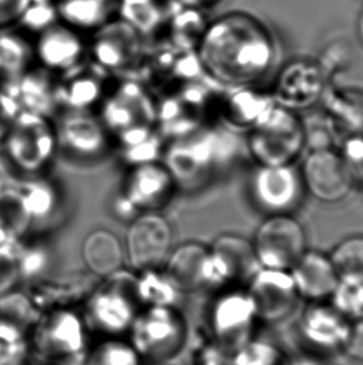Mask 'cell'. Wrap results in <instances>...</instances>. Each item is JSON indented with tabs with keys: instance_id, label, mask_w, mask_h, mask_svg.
<instances>
[{
	"instance_id": "cell-1",
	"label": "cell",
	"mask_w": 363,
	"mask_h": 365,
	"mask_svg": "<svg viewBox=\"0 0 363 365\" xmlns=\"http://www.w3.org/2000/svg\"><path fill=\"white\" fill-rule=\"evenodd\" d=\"M203 74L229 89L254 86L270 73L278 43L256 15L234 10L209 20L194 51Z\"/></svg>"
},
{
	"instance_id": "cell-2",
	"label": "cell",
	"mask_w": 363,
	"mask_h": 365,
	"mask_svg": "<svg viewBox=\"0 0 363 365\" xmlns=\"http://www.w3.org/2000/svg\"><path fill=\"white\" fill-rule=\"evenodd\" d=\"M236 133L226 126L204 125L186 136L167 141L161 161L177 186L198 187L231 166L238 156Z\"/></svg>"
},
{
	"instance_id": "cell-3",
	"label": "cell",
	"mask_w": 363,
	"mask_h": 365,
	"mask_svg": "<svg viewBox=\"0 0 363 365\" xmlns=\"http://www.w3.org/2000/svg\"><path fill=\"white\" fill-rule=\"evenodd\" d=\"M143 364H171L186 354L191 328L178 306L141 308L128 331Z\"/></svg>"
},
{
	"instance_id": "cell-4",
	"label": "cell",
	"mask_w": 363,
	"mask_h": 365,
	"mask_svg": "<svg viewBox=\"0 0 363 365\" xmlns=\"http://www.w3.org/2000/svg\"><path fill=\"white\" fill-rule=\"evenodd\" d=\"M91 338L81 312L64 306L50 308L30 331L33 365L78 364Z\"/></svg>"
},
{
	"instance_id": "cell-5",
	"label": "cell",
	"mask_w": 363,
	"mask_h": 365,
	"mask_svg": "<svg viewBox=\"0 0 363 365\" xmlns=\"http://www.w3.org/2000/svg\"><path fill=\"white\" fill-rule=\"evenodd\" d=\"M91 293L83 317L93 338L127 336L141 306L136 296V273L115 272Z\"/></svg>"
},
{
	"instance_id": "cell-6",
	"label": "cell",
	"mask_w": 363,
	"mask_h": 365,
	"mask_svg": "<svg viewBox=\"0 0 363 365\" xmlns=\"http://www.w3.org/2000/svg\"><path fill=\"white\" fill-rule=\"evenodd\" d=\"M206 324L208 341L228 361L236 349L256 336V327L261 324L256 303L246 287L219 289L206 308Z\"/></svg>"
},
{
	"instance_id": "cell-7",
	"label": "cell",
	"mask_w": 363,
	"mask_h": 365,
	"mask_svg": "<svg viewBox=\"0 0 363 365\" xmlns=\"http://www.w3.org/2000/svg\"><path fill=\"white\" fill-rule=\"evenodd\" d=\"M248 151L256 165L296 163L306 145L305 125L296 111L275 103L265 116L248 131Z\"/></svg>"
},
{
	"instance_id": "cell-8",
	"label": "cell",
	"mask_w": 363,
	"mask_h": 365,
	"mask_svg": "<svg viewBox=\"0 0 363 365\" xmlns=\"http://www.w3.org/2000/svg\"><path fill=\"white\" fill-rule=\"evenodd\" d=\"M1 145L9 163L26 175L41 173L59 150L51 118L28 110L20 111Z\"/></svg>"
},
{
	"instance_id": "cell-9",
	"label": "cell",
	"mask_w": 363,
	"mask_h": 365,
	"mask_svg": "<svg viewBox=\"0 0 363 365\" xmlns=\"http://www.w3.org/2000/svg\"><path fill=\"white\" fill-rule=\"evenodd\" d=\"M151 40L120 16L88 34V59L108 74L144 66Z\"/></svg>"
},
{
	"instance_id": "cell-10",
	"label": "cell",
	"mask_w": 363,
	"mask_h": 365,
	"mask_svg": "<svg viewBox=\"0 0 363 365\" xmlns=\"http://www.w3.org/2000/svg\"><path fill=\"white\" fill-rule=\"evenodd\" d=\"M98 113L112 138L136 125L156 126L157 123L156 98L146 85L136 79H122L113 84L108 81Z\"/></svg>"
},
{
	"instance_id": "cell-11",
	"label": "cell",
	"mask_w": 363,
	"mask_h": 365,
	"mask_svg": "<svg viewBox=\"0 0 363 365\" xmlns=\"http://www.w3.org/2000/svg\"><path fill=\"white\" fill-rule=\"evenodd\" d=\"M261 268L290 271L307 250L304 226L293 215H271L251 240Z\"/></svg>"
},
{
	"instance_id": "cell-12",
	"label": "cell",
	"mask_w": 363,
	"mask_h": 365,
	"mask_svg": "<svg viewBox=\"0 0 363 365\" xmlns=\"http://www.w3.org/2000/svg\"><path fill=\"white\" fill-rule=\"evenodd\" d=\"M251 201L261 212L293 215L305 197L304 181L295 163L259 166L256 165L249 182Z\"/></svg>"
},
{
	"instance_id": "cell-13",
	"label": "cell",
	"mask_w": 363,
	"mask_h": 365,
	"mask_svg": "<svg viewBox=\"0 0 363 365\" xmlns=\"http://www.w3.org/2000/svg\"><path fill=\"white\" fill-rule=\"evenodd\" d=\"M173 232L166 217L157 211L138 213L130 221L125 256L135 272L162 268L172 250Z\"/></svg>"
},
{
	"instance_id": "cell-14",
	"label": "cell",
	"mask_w": 363,
	"mask_h": 365,
	"mask_svg": "<svg viewBox=\"0 0 363 365\" xmlns=\"http://www.w3.org/2000/svg\"><path fill=\"white\" fill-rule=\"evenodd\" d=\"M300 173L306 192L320 202H340L354 187V175L347 163L331 148L311 150Z\"/></svg>"
},
{
	"instance_id": "cell-15",
	"label": "cell",
	"mask_w": 363,
	"mask_h": 365,
	"mask_svg": "<svg viewBox=\"0 0 363 365\" xmlns=\"http://www.w3.org/2000/svg\"><path fill=\"white\" fill-rule=\"evenodd\" d=\"M36 64L61 75L88 59V35L55 20L33 38Z\"/></svg>"
},
{
	"instance_id": "cell-16",
	"label": "cell",
	"mask_w": 363,
	"mask_h": 365,
	"mask_svg": "<svg viewBox=\"0 0 363 365\" xmlns=\"http://www.w3.org/2000/svg\"><path fill=\"white\" fill-rule=\"evenodd\" d=\"M246 287L264 324L286 321L301 301L290 271L285 269L261 268Z\"/></svg>"
},
{
	"instance_id": "cell-17",
	"label": "cell",
	"mask_w": 363,
	"mask_h": 365,
	"mask_svg": "<svg viewBox=\"0 0 363 365\" xmlns=\"http://www.w3.org/2000/svg\"><path fill=\"white\" fill-rule=\"evenodd\" d=\"M55 128L59 148L78 160H98L111 146V133L90 111H65Z\"/></svg>"
},
{
	"instance_id": "cell-18",
	"label": "cell",
	"mask_w": 363,
	"mask_h": 365,
	"mask_svg": "<svg viewBox=\"0 0 363 365\" xmlns=\"http://www.w3.org/2000/svg\"><path fill=\"white\" fill-rule=\"evenodd\" d=\"M209 251L218 289L246 287L261 268L251 240L241 235L224 233L218 236L209 246Z\"/></svg>"
},
{
	"instance_id": "cell-19",
	"label": "cell",
	"mask_w": 363,
	"mask_h": 365,
	"mask_svg": "<svg viewBox=\"0 0 363 365\" xmlns=\"http://www.w3.org/2000/svg\"><path fill=\"white\" fill-rule=\"evenodd\" d=\"M351 321L329 302L309 303L299 321V336L314 354L342 353L349 338Z\"/></svg>"
},
{
	"instance_id": "cell-20",
	"label": "cell",
	"mask_w": 363,
	"mask_h": 365,
	"mask_svg": "<svg viewBox=\"0 0 363 365\" xmlns=\"http://www.w3.org/2000/svg\"><path fill=\"white\" fill-rule=\"evenodd\" d=\"M162 269L182 294L216 288L211 251L203 243L191 241L173 248Z\"/></svg>"
},
{
	"instance_id": "cell-21",
	"label": "cell",
	"mask_w": 363,
	"mask_h": 365,
	"mask_svg": "<svg viewBox=\"0 0 363 365\" xmlns=\"http://www.w3.org/2000/svg\"><path fill=\"white\" fill-rule=\"evenodd\" d=\"M176 186L167 168L157 161L132 166L121 193L140 212L157 211L167 205Z\"/></svg>"
},
{
	"instance_id": "cell-22",
	"label": "cell",
	"mask_w": 363,
	"mask_h": 365,
	"mask_svg": "<svg viewBox=\"0 0 363 365\" xmlns=\"http://www.w3.org/2000/svg\"><path fill=\"white\" fill-rule=\"evenodd\" d=\"M324 88L322 66L311 60H296L281 71L273 98L276 104L296 111L317 101Z\"/></svg>"
},
{
	"instance_id": "cell-23",
	"label": "cell",
	"mask_w": 363,
	"mask_h": 365,
	"mask_svg": "<svg viewBox=\"0 0 363 365\" xmlns=\"http://www.w3.org/2000/svg\"><path fill=\"white\" fill-rule=\"evenodd\" d=\"M107 85L108 73L85 60L59 75V108L65 111H90L102 101Z\"/></svg>"
},
{
	"instance_id": "cell-24",
	"label": "cell",
	"mask_w": 363,
	"mask_h": 365,
	"mask_svg": "<svg viewBox=\"0 0 363 365\" xmlns=\"http://www.w3.org/2000/svg\"><path fill=\"white\" fill-rule=\"evenodd\" d=\"M300 299L309 303L327 302L340 278L329 253L306 250L290 269Z\"/></svg>"
},
{
	"instance_id": "cell-25",
	"label": "cell",
	"mask_w": 363,
	"mask_h": 365,
	"mask_svg": "<svg viewBox=\"0 0 363 365\" xmlns=\"http://www.w3.org/2000/svg\"><path fill=\"white\" fill-rule=\"evenodd\" d=\"M18 100L21 110L51 118L59 109V75L36 64L18 79L3 83Z\"/></svg>"
},
{
	"instance_id": "cell-26",
	"label": "cell",
	"mask_w": 363,
	"mask_h": 365,
	"mask_svg": "<svg viewBox=\"0 0 363 365\" xmlns=\"http://www.w3.org/2000/svg\"><path fill=\"white\" fill-rule=\"evenodd\" d=\"M221 104L224 126L233 131H249L275 105L273 95L261 93L254 86L231 89Z\"/></svg>"
},
{
	"instance_id": "cell-27",
	"label": "cell",
	"mask_w": 363,
	"mask_h": 365,
	"mask_svg": "<svg viewBox=\"0 0 363 365\" xmlns=\"http://www.w3.org/2000/svg\"><path fill=\"white\" fill-rule=\"evenodd\" d=\"M60 21L90 34L118 16L120 0H51Z\"/></svg>"
},
{
	"instance_id": "cell-28",
	"label": "cell",
	"mask_w": 363,
	"mask_h": 365,
	"mask_svg": "<svg viewBox=\"0 0 363 365\" xmlns=\"http://www.w3.org/2000/svg\"><path fill=\"white\" fill-rule=\"evenodd\" d=\"M81 256L88 269L102 278L122 269L126 261L123 243L115 232L105 228L93 230L86 235L81 246Z\"/></svg>"
},
{
	"instance_id": "cell-29",
	"label": "cell",
	"mask_w": 363,
	"mask_h": 365,
	"mask_svg": "<svg viewBox=\"0 0 363 365\" xmlns=\"http://www.w3.org/2000/svg\"><path fill=\"white\" fill-rule=\"evenodd\" d=\"M209 19L206 11L177 5L168 16L161 35L174 49L182 53H194L204 34Z\"/></svg>"
},
{
	"instance_id": "cell-30",
	"label": "cell",
	"mask_w": 363,
	"mask_h": 365,
	"mask_svg": "<svg viewBox=\"0 0 363 365\" xmlns=\"http://www.w3.org/2000/svg\"><path fill=\"white\" fill-rule=\"evenodd\" d=\"M36 65L33 39L18 26L0 29V80L18 79Z\"/></svg>"
},
{
	"instance_id": "cell-31",
	"label": "cell",
	"mask_w": 363,
	"mask_h": 365,
	"mask_svg": "<svg viewBox=\"0 0 363 365\" xmlns=\"http://www.w3.org/2000/svg\"><path fill=\"white\" fill-rule=\"evenodd\" d=\"M33 223L18 187H5L0 192V247L23 241Z\"/></svg>"
},
{
	"instance_id": "cell-32",
	"label": "cell",
	"mask_w": 363,
	"mask_h": 365,
	"mask_svg": "<svg viewBox=\"0 0 363 365\" xmlns=\"http://www.w3.org/2000/svg\"><path fill=\"white\" fill-rule=\"evenodd\" d=\"M79 365H144L127 336L91 338Z\"/></svg>"
},
{
	"instance_id": "cell-33",
	"label": "cell",
	"mask_w": 363,
	"mask_h": 365,
	"mask_svg": "<svg viewBox=\"0 0 363 365\" xmlns=\"http://www.w3.org/2000/svg\"><path fill=\"white\" fill-rule=\"evenodd\" d=\"M136 296L141 308L177 306L181 292L173 286L162 268L136 272Z\"/></svg>"
},
{
	"instance_id": "cell-34",
	"label": "cell",
	"mask_w": 363,
	"mask_h": 365,
	"mask_svg": "<svg viewBox=\"0 0 363 365\" xmlns=\"http://www.w3.org/2000/svg\"><path fill=\"white\" fill-rule=\"evenodd\" d=\"M43 312L28 293L16 288L0 296V321L19 328L28 336Z\"/></svg>"
},
{
	"instance_id": "cell-35",
	"label": "cell",
	"mask_w": 363,
	"mask_h": 365,
	"mask_svg": "<svg viewBox=\"0 0 363 365\" xmlns=\"http://www.w3.org/2000/svg\"><path fill=\"white\" fill-rule=\"evenodd\" d=\"M18 190L33 222L49 218L59 207V192L45 178H30L21 183Z\"/></svg>"
},
{
	"instance_id": "cell-36",
	"label": "cell",
	"mask_w": 363,
	"mask_h": 365,
	"mask_svg": "<svg viewBox=\"0 0 363 365\" xmlns=\"http://www.w3.org/2000/svg\"><path fill=\"white\" fill-rule=\"evenodd\" d=\"M329 256L340 281L363 282V235L344 238Z\"/></svg>"
},
{
	"instance_id": "cell-37",
	"label": "cell",
	"mask_w": 363,
	"mask_h": 365,
	"mask_svg": "<svg viewBox=\"0 0 363 365\" xmlns=\"http://www.w3.org/2000/svg\"><path fill=\"white\" fill-rule=\"evenodd\" d=\"M285 358L278 343L254 336L228 358V365H281Z\"/></svg>"
},
{
	"instance_id": "cell-38",
	"label": "cell",
	"mask_w": 363,
	"mask_h": 365,
	"mask_svg": "<svg viewBox=\"0 0 363 365\" xmlns=\"http://www.w3.org/2000/svg\"><path fill=\"white\" fill-rule=\"evenodd\" d=\"M0 365H33L29 336L3 321H0Z\"/></svg>"
},
{
	"instance_id": "cell-39",
	"label": "cell",
	"mask_w": 363,
	"mask_h": 365,
	"mask_svg": "<svg viewBox=\"0 0 363 365\" xmlns=\"http://www.w3.org/2000/svg\"><path fill=\"white\" fill-rule=\"evenodd\" d=\"M327 302L349 321L363 316V282L340 281Z\"/></svg>"
},
{
	"instance_id": "cell-40",
	"label": "cell",
	"mask_w": 363,
	"mask_h": 365,
	"mask_svg": "<svg viewBox=\"0 0 363 365\" xmlns=\"http://www.w3.org/2000/svg\"><path fill=\"white\" fill-rule=\"evenodd\" d=\"M16 263L19 268L20 278H31L39 276L48 266V253L40 247H28L21 250H15Z\"/></svg>"
},
{
	"instance_id": "cell-41",
	"label": "cell",
	"mask_w": 363,
	"mask_h": 365,
	"mask_svg": "<svg viewBox=\"0 0 363 365\" xmlns=\"http://www.w3.org/2000/svg\"><path fill=\"white\" fill-rule=\"evenodd\" d=\"M19 279V268L15 257V245L0 247V296L15 289Z\"/></svg>"
},
{
	"instance_id": "cell-42",
	"label": "cell",
	"mask_w": 363,
	"mask_h": 365,
	"mask_svg": "<svg viewBox=\"0 0 363 365\" xmlns=\"http://www.w3.org/2000/svg\"><path fill=\"white\" fill-rule=\"evenodd\" d=\"M21 111L18 100L9 90L1 86L0 88V143L4 141L6 133Z\"/></svg>"
},
{
	"instance_id": "cell-43",
	"label": "cell",
	"mask_w": 363,
	"mask_h": 365,
	"mask_svg": "<svg viewBox=\"0 0 363 365\" xmlns=\"http://www.w3.org/2000/svg\"><path fill=\"white\" fill-rule=\"evenodd\" d=\"M342 354L352 363L363 365V316L351 321L349 338Z\"/></svg>"
},
{
	"instance_id": "cell-44",
	"label": "cell",
	"mask_w": 363,
	"mask_h": 365,
	"mask_svg": "<svg viewBox=\"0 0 363 365\" xmlns=\"http://www.w3.org/2000/svg\"><path fill=\"white\" fill-rule=\"evenodd\" d=\"M31 0H0V29L19 24Z\"/></svg>"
},
{
	"instance_id": "cell-45",
	"label": "cell",
	"mask_w": 363,
	"mask_h": 365,
	"mask_svg": "<svg viewBox=\"0 0 363 365\" xmlns=\"http://www.w3.org/2000/svg\"><path fill=\"white\" fill-rule=\"evenodd\" d=\"M347 163L351 173L356 176L363 178V138H351L344 145V150L341 153Z\"/></svg>"
},
{
	"instance_id": "cell-46",
	"label": "cell",
	"mask_w": 363,
	"mask_h": 365,
	"mask_svg": "<svg viewBox=\"0 0 363 365\" xmlns=\"http://www.w3.org/2000/svg\"><path fill=\"white\" fill-rule=\"evenodd\" d=\"M115 212H116L118 217L122 218V220L132 221L133 218L136 217L140 213V211L121 193L117 200L115 201Z\"/></svg>"
},
{
	"instance_id": "cell-47",
	"label": "cell",
	"mask_w": 363,
	"mask_h": 365,
	"mask_svg": "<svg viewBox=\"0 0 363 365\" xmlns=\"http://www.w3.org/2000/svg\"><path fill=\"white\" fill-rule=\"evenodd\" d=\"M281 365H327L324 359L314 353H306V354H298L294 356H286Z\"/></svg>"
},
{
	"instance_id": "cell-48",
	"label": "cell",
	"mask_w": 363,
	"mask_h": 365,
	"mask_svg": "<svg viewBox=\"0 0 363 365\" xmlns=\"http://www.w3.org/2000/svg\"><path fill=\"white\" fill-rule=\"evenodd\" d=\"M173 3L183 6V8H191V9L206 10L214 8L219 4L221 0H172Z\"/></svg>"
},
{
	"instance_id": "cell-49",
	"label": "cell",
	"mask_w": 363,
	"mask_h": 365,
	"mask_svg": "<svg viewBox=\"0 0 363 365\" xmlns=\"http://www.w3.org/2000/svg\"><path fill=\"white\" fill-rule=\"evenodd\" d=\"M356 33H357V38H359V43L363 46V8L359 11V18H357V23H356Z\"/></svg>"
},
{
	"instance_id": "cell-50",
	"label": "cell",
	"mask_w": 363,
	"mask_h": 365,
	"mask_svg": "<svg viewBox=\"0 0 363 365\" xmlns=\"http://www.w3.org/2000/svg\"><path fill=\"white\" fill-rule=\"evenodd\" d=\"M5 187H8V185H6V181H5L4 173L0 170V192H1Z\"/></svg>"
},
{
	"instance_id": "cell-51",
	"label": "cell",
	"mask_w": 363,
	"mask_h": 365,
	"mask_svg": "<svg viewBox=\"0 0 363 365\" xmlns=\"http://www.w3.org/2000/svg\"><path fill=\"white\" fill-rule=\"evenodd\" d=\"M144 365H176L174 363H171V364H144Z\"/></svg>"
}]
</instances>
